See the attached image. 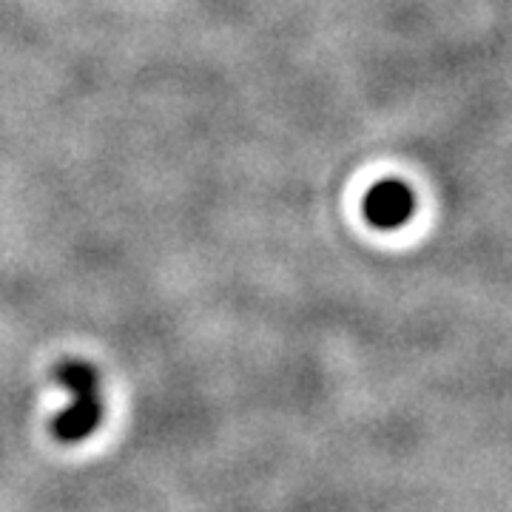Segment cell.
<instances>
[{
	"instance_id": "cell-1",
	"label": "cell",
	"mask_w": 512,
	"mask_h": 512,
	"mask_svg": "<svg viewBox=\"0 0 512 512\" xmlns=\"http://www.w3.org/2000/svg\"><path fill=\"white\" fill-rule=\"evenodd\" d=\"M60 379L77 396V402L69 407V413L57 421V433L63 439H80L92 430V424L100 416L97 410V379H94L92 367L83 362H66L60 367Z\"/></svg>"
},
{
	"instance_id": "cell-2",
	"label": "cell",
	"mask_w": 512,
	"mask_h": 512,
	"mask_svg": "<svg viewBox=\"0 0 512 512\" xmlns=\"http://www.w3.org/2000/svg\"><path fill=\"white\" fill-rule=\"evenodd\" d=\"M362 208H365V217L373 228L396 231L413 217L416 197L402 180H382L367 191Z\"/></svg>"
}]
</instances>
